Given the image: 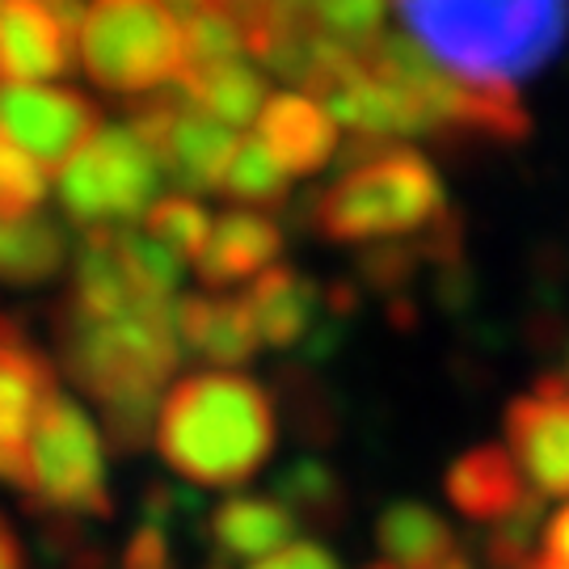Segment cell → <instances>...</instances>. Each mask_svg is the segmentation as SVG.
<instances>
[{"label":"cell","instance_id":"cell-1","mask_svg":"<svg viewBox=\"0 0 569 569\" xmlns=\"http://www.w3.org/2000/svg\"><path fill=\"white\" fill-rule=\"evenodd\" d=\"M56 359L72 385L102 409V427L119 456L157 439V401L182 363L178 305L140 296L119 308H81L63 296L51 312Z\"/></svg>","mask_w":569,"mask_h":569},{"label":"cell","instance_id":"cell-2","mask_svg":"<svg viewBox=\"0 0 569 569\" xmlns=\"http://www.w3.org/2000/svg\"><path fill=\"white\" fill-rule=\"evenodd\" d=\"M279 443L274 397L241 371H199L169 388L157 413V451L182 481L237 489Z\"/></svg>","mask_w":569,"mask_h":569},{"label":"cell","instance_id":"cell-3","mask_svg":"<svg viewBox=\"0 0 569 569\" xmlns=\"http://www.w3.org/2000/svg\"><path fill=\"white\" fill-rule=\"evenodd\" d=\"M435 60L472 81H523L561 51L569 0H397Z\"/></svg>","mask_w":569,"mask_h":569},{"label":"cell","instance_id":"cell-4","mask_svg":"<svg viewBox=\"0 0 569 569\" xmlns=\"http://www.w3.org/2000/svg\"><path fill=\"white\" fill-rule=\"evenodd\" d=\"M359 60L385 84L401 89L422 110L430 140H489L523 143L531 136V114L507 81H472L465 72L435 60L422 42L406 34H376L359 47Z\"/></svg>","mask_w":569,"mask_h":569},{"label":"cell","instance_id":"cell-5","mask_svg":"<svg viewBox=\"0 0 569 569\" xmlns=\"http://www.w3.org/2000/svg\"><path fill=\"white\" fill-rule=\"evenodd\" d=\"M448 211L435 164L413 148L388 143L346 164L342 178L312 199V228L333 244H380L418 237Z\"/></svg>","mask_w":569,"mask_h":569},{"label":"cell","instance_id":"cell-6","mask_svg":"<svg viewBox=\"0 0 569 569\" xmlns=\"http://www.w3.org/2000/svg\"><path fill=\"white\" fill-rule=\"evenodd\" d=\"M77 47L84 77L119 98L157 93L186 63V30L164 0H89Z\"/></svg>","mask_w":569,"mask_h":569},{"label":"cell","instance_id":"cell-7","mask_svg":"<svg viewBox=\"0 0 569 569\" xmlns=\"http://www.w3.org/2000/svg\"><path fill=\"white\" fill-rule=\"evenodd\" d=\"M21 493L30 515H72V519L114 515V498L106 486L102 435L63 392H56L34 418Z\"/></svg>","mask_w":569,"mask_h":569},{"label":"cell","instance_id":"cell-8","mask_svg":"<svg viewBox=\"0 0 569 569\" xmlns=\"http://www.w3.org/2000/svg\"><path fill=\"white\" fill-rule=\"evenodd\" d=\"M161 164L127 127H102L60 173V207L81 228H122L157 203Z\"/></svg>","mask_w":569,"mask_h":569},{"label":"cell","instance_id":"cell-9","mask_svg":"<svg viewBox=\"0 0 569 569\" xmlns=\"http://www.w3.org/2000/svg\"><path fill=\"white\" fill-rule=\"evenodd\" d=\"M127 127L148 143L161 173L182 194H211L220 190L237 136L232 127L194 106L178 84L143 93L127 106Z\"/></svg>","mask_w":569,"mask_h":569},{"label":"cell","instance_id":"cell-10","mask_svg":"<svg viewBox=\"0 0 569 569\" xmlns=\"http://www.w3.org/2000/svg\"><path fill=\"white\" fill-rule=\"evenodd\" d=\"M98 131H102V110L77 89L0 81V136L18 143L42 173H63V164Z\"/></svg>","mask_w":569,"mask_h":569},{"label":"cell","instance_id":"cell-11","mask_svg":"<svg viewBox=\"0 0 569 569\" xmlns=\"http://www.w3.org/2000/svg\"><path fill=\"white\" fill-rule=\"evenodd\" d=\"M60 392L56 363L30 342V333L0 312V481L26 489V456L39 409Z\"/></svg>","mask_w":569,"mask_h":569},{"label":"cell","instance_id":"cell-12","mask_svg":"<svg viewBox=\"0 0 569 569\" xmlns=\"http://www.w3.org/2000/svg\"><path fill=\"white\" fill-rule=\"evenodd\" d=\"M507 443L540 498H569V385L540 376L528 397L507 406Z\"/></svg>","mask_w":569,"mask_h":569},{"label":"cell","instance_id":"cell-13","mask_svg":"<svg viewBox=\"0 0 569 569\" xmlns=\"http://www.w3.org/2000/svg\"><path fill=\"white\" fill-rule=\"evenodd\" d=\"M77 63V34L47 0H0V81H51Z\"/></svg>","mask_w":569,"mask_h":569},{"label":"cell","instance_id":"cell-14","mask_svg":"<svg viewBox=\"0 0 569 569\" xmlns=\"http://www.w3.org/2000/svg\"><path fill=\"white\" fill-rule=\"evenodd\" d=\"M258 136L283 173L308 178L338 157V122L312 93H270L258 114Z\"/></svg>","mask_w":569,"mask_h":569},{"label":"cell","instance_id":"cell-15","mask_svg":"<svg viewBox=\"0 0 569 569\" xmlns=\"http://www.w3.org/2000/svg\"><path fill=\"white\" fill-rule=\"evenodd\" d=\"M241 300L258 338L274 350H300L312 326L326 317V283L291 266H266L258 279H249Z\"/></svg>","mask_w":569,"mask_h":569},{"label":"cell","instance_id":"cell-16","mask_svg":"<svg viewBox=\"0 0 569 569\" xmlns=\"http://www.w3.org/2000/svg\"><path fill=\"white\" fill-rule=\"evenodd\" d=\"M182 350L211 367H241L258 355V326L241 296H186L178 300Z\"/></svg>","mask_w":569,"mask_h":569},{"label":"cell","instance_id":"cell-17","mask_svg":"<svg viewBox=\"0 0 569 569\" xmlns=\"http://www.w3.org/2000/svg\"><path fill=\"white\" fill-rule=\"evenodd\" d=\"M283 228L266 211H228L220 216V224L211 228V241L194 266L207 287H232L258 279L266 266L283 253Z\"/></svg>","mask_w":569,"mask_h":569},{"label":"cell","instance_id":"cell-18","mask_svg":"<svg viewBox=\"0 0 569 569\" xmlns=\"http://www.w3.org/2000/svg\"><path fill=\"white\" fill-rule=\"evenodd\" d=\"M300 519L274 493H237L224 498L207 519V540L220 561H258L266 552L283 549L296 536Z\"/></svg>","mask_w":569,"mask_h":569},{"label":"cell","instance_id":"cell-19","mask_svg":"<svg viewBox=\"0 0 569 569\" xmlns=\"http://www.w3.org/2000/svg\"><path fill=\"white\" fill-rule=\"evenodd\" d=\"M523 468L515 465V456L498 443H481V448L465 451L456 465L448 468V498L472 523H498L510 510L528 498L523 489Z\"/></svg>","mask_w":569,"mask_h":569},{"label":"cell","instance_id":"cell-20","mask_svg":"<svg viewBox=\"0 0 569 569\" xmlns=\"http://www.w3.org/2000/svg\"><path fill=\"white\" fill-rule=\"evenodd\" d=\"M178 89L194 106H203L207 114H216L228 127H249L258 122L266 98H270V81H266L262 63L253 56L220 63H182L178 72Z\"/></svg>","mask_w":569,"mask_h":569},{"label":"cell","instance_id":"cell-21","mask_svg":"<svg viewBox=\"0 0 569 569\" xmlns=\"http://www.w3.org/2000/svg\"><path fill=\"white\" fill-rule=\"evenodd\" d=\"M376 545L385 561L401 569H443L456 557L451 528L422 502H392L376 523Z\"/></svg>","mask_w":569,"mask_h":569},{"label":"cell","instance_id":"cell-22","mask_svg":"<svg viewBox=\"0 0 569 569\" xmlns=\"http://www.w3.org/2000/svg\"><path fill=\"white\" fill-rule=\"evenodd\" d=\"M68 258V232L47 216L0 220V283L39 287L60 274Z\"/></svg>","mask_w":569,"mask_h":569},{"label":"cell","instance_id":"cell-23","mask_svg":"<svg viewBox=\"0 0 569 569\" xmlns=\"http://www.w3.org/2000/svg\"><path fill=\"white\" fill-rule=\"evenodd\" d=\"M270 493L308 528L338 531L346 523V486L321 456H296L287 468H279Z\"/></svg>","mask_w":569,"mask_h":569},{"label":"cell","instance_id":"cell-24","mask_svg":"<svg viewBox=\"0 0 569 569\" xmlns=\"http://www.w3.org/2000/svg\"><path fill=\"white\" fill-rule=\"evenodd\" d=\"M388 0H287V18L300 39L359 51L385 30Z\"/></svg>","mask_w":569,"mask_h":569},{"label":"cell","instance_id":"cell-25","mask_svg":"<svg viewBox=\"0 0 569 569\" xmlns=\"http://www.w3.org/2000/svg\"><path fill=\"white\" fill-rule=\"evenodd\" d=\"M216 194L249 211H283L291 203V182H287L283 164L270 157L262 136H241Z\"/></svg>","mask_w":569,"mask_h":569},{"label":"cell","instance_id":"cell-26","mask_svg":"<svg viewBox=\"0 0 569 569\" xmlns=\"http://www.w3.org/2000/svg\"><path fill=\"white\" fill-rule=\"evenodd\" d=\"M274 388H279V397H283L287 406V418L296 422V430L305 435L308 443H329L333 439V430H338V409L329 401L326 392V380H321V371L317 367H283L279 376H274Z\"/></svg>","mask_w":569,"mask_h":569},{"label":"cell","instance_id":"cell-27","mask_svg":"<svg viewBox=\"0 0 569 569\" xmlns=\"http://www.w3.org/2000/svg\"><path fill=\"white\" fill-rule=\"evenodd\" d=\"M143 228L164 241L186 266L199 262L203 258L207 241H211V220H207V211L190 194H169V199H157V203L143 211Z\"/></svg>","mask_w":569,"mask_h":569},{"label":"cell","instance_id":"cell-28","mask_svg":"<svg viewBox=\"0 0 569 569\" xmlns=\"http://www.w3.org/2000/svg\"><path fill=\"white\" fill-rule=\"evenodd\" d=\"M122 237V253H127V266L136 274V283L152 296H164L173 300V291L182 283V270L186 262L169 249L164 241H157L148 228H119Z\"/></svg>","mask_w":569,"mask_h":569},{"label":"cell","instance_id":"cell-29","mask_svg":"<svg viewBox=\"0 0 569 569\" xmlns=\"http://www.w3.org/2000/svg\"><path fill=\"white\" fill-rule=\"evenodd\" d=\"M540 510H545V498H540V493H528L519 507L510 510L507 519L489 523L486 549H481L489 569H528L531 566V545H536V528H540Z\"/></svg>","mask_w":569,"mask_h":569},{"label":"cell","instance_id":"cell-30","mask_svg":"<svg viewBox=\"0 0 569 569\" xmlns=\"http://www.w3.org/2000/svg\"><path fill=\"white\" fill-rule=\"evenodd\" d=\"M47 199L42 169L13 140L0 136V220H21L34 216Z\"/></svg>","mask_w":569,"mask_h":569},{"label":"cell","instance_id":"cell-31","mask_svg":"<svg viewBox=\"0 0 569 569\" xmlns=\"http://www.w3.org/2000/svg\"><path fill=\"white\" fill-rule=\"evenodd\" d=\"M42 519V552L60 569H110V552L98 536H89L81 519L72 515H39Z\"/></svg>","mask_w":569,"mask_h":569},{"label":"cell","instance_id":"cell-32","mask_svg":"<svg viewBox=\"0 0 569 569\" xmlns=\"http://www.w3.org/2000/svg\"><path fill=\"white\" fill-rule=\"evenodd\" d=\"M140 519L152 528L169 531V536H182V531H199L203 523V502L199 493L190 489V481H152L140 498Z\"/></svg>","mask_w":569,"mask_h":569},{"label":"cell","instance_id":"cell-33","mask_svg":"<svg viewBox=\"0 0 569 569\" xmlns=\"http://www.w3.org/2000/svg\"><path fill=\"white\" fill-rule=\"evenodd\" d=\"M119 569H178V561H173V536L152 528V523H140L127 536V545H122Z\"/></svg>","mask_w":569,"mask_h":569},{"label":"cell","instance_id":"cell-34","mask_svg":"<svg viewBox=\"0 0 569 569\" xmlns=\"http://www.w3.org/2000/svg\"><path fill=\"white\" fill-rule=\"evenodd\" d=\"M249 569H342V566H338V557L326 545L300 540V545H283V549L266 552Z\"/></svg>","mask_w":569,"mask_h":569},{"label":"cell","instance_id":"cell-35","mask_svg":"<svg viewBox=\"0 0 569 569\" xmlns=\"http://www.w3.org/2000/svg\"><path fill=\"white\" fill-rule=\"evenodd\" d=\"M540 561L552 569H569V502L549 523H545V540H540Z\"/></svg>","mask_w":569,"mask_h":569},{"label":"cell","instance_id":"cell-36","mask_svg":"<svg viewBox=\"0 0 569 569\" xmlns=\"http://www.w3.org/2000/svg\"><path fill=\"white\" fill-rule=\"evenodd\" d=\"M0 569H26V552H21L18 531L9 528L4 515H0Z\"/></svg>","mask_w":569,"mask_h":569},{"label":"cell","instance_id":"cell-37","mask_svg":"<svg viewBox=\"0 0 569 569\" xmlns=\"http://www.w3.org/2000/svg\"><path fill=\"white\" fill-rule=\"evenodd\" d=\"M549 359H552V376H561V380L569 385V329H566V338L557 342V350H552Z\"/></svg>","mask_w":569,"mask_h":569},{"label":"cell","instance_id":"cell-38","mask_svg":"<svg viewBox=\"0 0 569 569\" xmlns=\"http://www.w3.org/2000/svg\"><path fill=\"white\" fill-rule=\"evenodd\" d=\"M173 13H186V18H194V13H203V9H216V0H164Z\"/></svg>","mask_w":569,"mask_h":569},{"label":"cell","instance_id":"cell-39","mask_svg":"<svg viewBox=\"0 0 569 569\" xmlns=\"http://www.w3.org/2000/svg\"><path fill=\"white\" fill-rule=\"evenodd\" d=\"M443 569H472V561H468L465 552H456V557H451V561Z\"/></svg>","mask_w":569,"mask_h":569},{"label":"cell","instance_id":"cell-40","mask_svg":"<svg viewBox=\"0 0 569 569\" xmlns=\"http://www.w3.org/2000/svg\"><path fill=\"white\" fill-rule=\"evenodd\" d=\"M367 569H401V566H392V561H371Z\"/></svg>","mask_w":569,"mask_h":569},{"label":"cell","instance_id":"cell-41","mask_svg":"<svg viewBox=\"0 0 569 569\" xmlns=\"http://www.w3.org/2000/svg\"><path fill=\"white\" fill-rule=\"evenodd\" d=\"M528 569H552V566H545V561H540V557H531V566Z\"/></svg>","mask_w":569,"mask_h":569},{"label":"cell","instance_id":"cell-42","mask_svg":"<svg viewBox=\"0 0 569 569\" xmlns=\"http://www.w3.org/2000/svg\"><path fill=\"white\" fill-rule=\"evenodd\" d=\"M47 4H60V0H47ZM84 4H89V0H84Z\"/></svg>","mask_w":569,"mask_h":569},{"label":"cell","instance_id":"cell-43","mask_svg":"<svg viewBox=\"0 0 569 569\" xmlns=\"http://www.w3.org/2000/svg\"><path fill=\"white\" fill-rule=\"evenodd\" d=\"M207 569H228V566H207Z\"/></svg>","mask_w":569,"mask_h":569}]
</instances>
